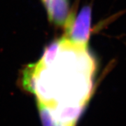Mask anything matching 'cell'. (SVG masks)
<instances>
[{
  "label": "cell",
  "mask_w": 126,
  "mask_h": 126,
  "mask_svg": "<svg viewBox=\"0 0 126 126\" xmlns=\"http://www.w3.org/2000/svg\"><path fill=\"white\" fill-rule=\"evenodd\" d=\"M58 126H63V125H58Z\"/></svg>",
  "instance_id": "obj_4"
},
{
  "label": "cell",
  "mask_w": 126,
  "mask_h": 126,
  "mask_svg": "<svg viewBox=\"0 0 126 126\" xmlns=\"http://www.w3.org/2000/svg\"><path fill=\"white\" fill-rule=\"evenodd\" d=\"M64 26L67 28V32L64 38L74 44L87 47L91 29L90 6L83 7L77 16L70 15Z\"/></svg>",
  "instance_id": "obj_2"
},
{
  "label": "cell",
  "mask_w": 126,
  "mask_h": 126,
  "mask_svg": "<svg viewBox=\"0 0 126 126\" xmlns=\"http://www.w3.org/2000/svg\"><path fill=\"white\" fill-rule=\"evenodd\" d=\"M87 47L63 37L24 73L23 84L59 125L74 126L90 98L95 71Z\"/></svg>",
  "instance_id": "obj_1"
},
{
  "label": "cell",
  "mask_w": 126,
  "mask_h": 126,
  "mask_svg": "<svg viewBox=\"0 0 126 126\" xmlns=\"http://www.w3.org/2000/svg\"><path fill=\"white\" fill-rule=\"evenodd\" d=\"M48 17L59 25H65L69 18L68 0H43Z\"/></svg>",
  "instance_id": "obj_3"
}]
</instances>
